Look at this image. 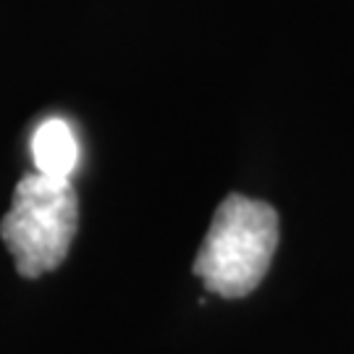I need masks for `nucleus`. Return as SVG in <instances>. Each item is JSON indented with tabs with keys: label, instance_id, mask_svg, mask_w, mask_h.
<instances>
[{
	"label": "nucleus",
	"instance_id": "obj_1",
	"mask_svg": "<svg viewBox=\"0 0 354 354\" xmlns=\"http://www.w3.org/2000/svg\"><path fill=\"white\" fill-rule=\"evenodd\" d=\"M279 250V215L263 200L228 194L218 205L200 252L194 276L205 289L239 299L260 286Z\"/></svg>",
	"mask_w": 354,
	"mask_h": 354
},
{
	"label": "nucleus",
	"instance_id": "obj_2",
	"mask_svg": "<svg viewBox=\"0 0 354 354\" xmlns=\"http://www.w3.org/2000/svg\"><path fill=\"white\" fill-rule=\"evenodd\" d=\"M79 226V197L71 178L26 174L8 213L0 221V236L11 250L16 270L24 279H39L66 260Z\"/></svg>",
	"mask_w": 354,
	"mask_h": 354
},
{
	"label": "nucleus",
	"instance_id": "obj_3",
	"mask_svg": "<svg viewBox=\"0 0 354 354\" xmlns=\"http://www.w3.org/2000/svg\"><path fill=\"white\" fill-rule=\"evenodd\" d=\"M35 171L53 178H71L79 163V142L71 124L64 118L42 121L32 134Z\"/></svg>",
	"mask_w": 354,
	"mask_h": 354
}]
</instances>
